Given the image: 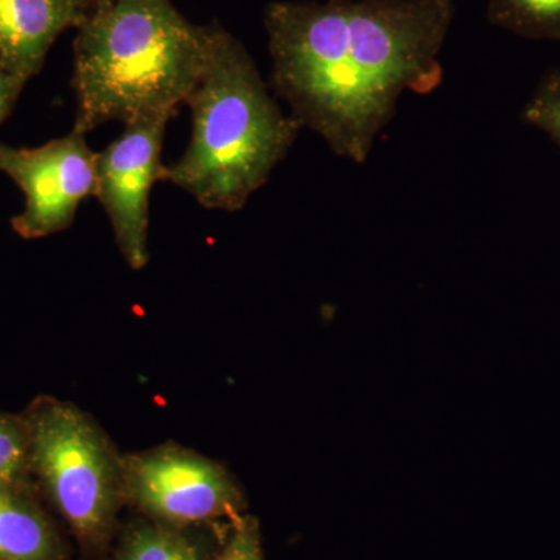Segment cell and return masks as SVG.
<instances>
[{
  "label": "cell",
  "instance_id": "cell-3",
  "mask_svg": "<svg viewBox=\"0 0 560 560\" xmlns=\"http://www.w3.org/2000/svg\"><path fill=\"white\" fill-rule=\"evenodd\" d=\"M187 105L189 145L165 183L202 208L237 212L270 179L302 130L283 113L241 40L212 25L208 65Z\"/></svg>",
  "mask_w": 560,
  "mask_h": 560
},
{
  "label": "cell",
  "instance_id": "cell-5",
  "mask_svg": "<svg viewBox=\"0 0 560 560\" xmlns=\"http://www.w3.org/2000/svg\"><path fill=\"white\" fill-rule=\"evenodd\" d=\"M121 467L124 499L150 521L190 528L243 515V497L231 475L187 448L162 445L127 456Z\"/></svg>",
  "mask_w": 560,
  "mask_h": 560
},
{
  "label": "cell",
  "instance_id": "cell-7",
  "mask_svg": "<svg viewBox=\"0 0 560 560\" xmlns=\"http://www.w3.org/2000/svg\"><path fill=\"white\" fill-rule=\"evenodd\" d=\"M97 153L73 130L36 149L0 145V172L25 195L24 210L11 224L24 238H40L72 226L77 210L94 197Z\"/></svg>",
  "mask_w": 560,
  "mask_h": 560
},
{
  "label": "cell",
  "instance_id": "cell-10",
  "mask_svg": "<svg viewBox=\"0 0 560 560\" xmlns=\"http://www.w3.org/2000/svg\"><path fill=\"white\" fill-rule=\"evenodd\" d=\"M109 560H213L189 528L165 523H136L121 537Z\"/></svg>",
  "mask_w": 560,
  "mask_h": 560
},
{
  "label": "cell",
  "instance_id": "cell-2",
  "mask_svg": "<svg viewBox=\"0 0 560 560\" xmlns=\"http://www.w3.org/2000/svg\"><path fill=\"white\" fill-rule=\"evenodd\" d=\"M73 130L178 113L208 65L212 27L190 24L172 0H106L79 25Z\"/></svg>",
  "mask_w": 560,
  "mask_h": 560
},
{
  "label": "cell",
  "instance_id": "cell-9",
  "mask_svg": "<svg viewBox=\"0 0 560 560\" xmlns=\"http://www.w3.org/2000/svg\"><path fill=\"white\" fill-rule=\"evenodd\" d=\"M0 560H69L57 526L28 488L0 490Z\"/></svg>",
  "mask_w": 560,
  "mask_h": 560
},
{
  "label": "cell",
  "instance_id": "cell-4",
  "mask_svg": "<svg viewBox=\"0 0 560 560\" xmlns=\"http://www.w3.org/2000/svg\"><path fill=\"white\" fill-rule=\"evenodd\" d=\"M24 419L32 474L84 548L106 547L124 501V459L101 427L68 401L40 397Z\"/></svg>",
  "mask_w": 560,
  "mask_h": 560
},
{
  "label": "cell",
  "instance_id": "cell-13",
  "mask_svg": "<svg viewBox=\"0 0 560 560\" xmlns=\"http://www.w3.org/2000/svg\"><path fill=\"white\" fill-rule=\"evenodd\" d=\"M523 121L560 147V66L545 73L522 113Z\"/></svg>",
  "mask_w": 560,
  "mask_h": 560
},
{
  "label": "cell",
  "instance_id": "cell-1",
  "mask_svg": "<svg viewBox=\"0 0 560 560\" xmlns=\"http://www.w3.org/2000/svg\"><path fill=\"white\" fill-rule=\"evenodd\" d=\"M455 0L276 2L271 86L331 153L364 164L405 94L441 86Z\"/></svg>",
  "mask_w": 560,
  "mask_h": 560
},
{
  "label": "cell",
  "instance_id": "cell-15",
  "mask_svg": "<svg viewBox=\"0 0 560 560\" xmlns=\"http://www.w3.org/2000/svg\"><path fill=\"white\" fill-rule=\"evenodd\" d=\"M22 86L24 84L20 80L14 79V77H11L0 65V124L9 116L11 106H13V102L20 95Z\"/></svg>",
  "mask_w": 560,
  "mask_h": 560
},
{
  "label": "cell",
  "instance_id": "cell-6",
  "mask_svg": "<svg viewBox=\"0 0 560 560\" xmlns=\"http://www.w3.org/2000/svg\"><path fill=\"white\" fill-rule=\"evenodd\" d=\"M176 113H158L125 124L120 138L97 153L94 198L105 209L121 256L132 270L150 260V194L164 178L162 143Z\"/></svg>",
  "mask_w": 560,
  "mask_h": 560
},
{
  "label": "cell",
  "instance_id": "cell-11",
  "mask_svg": "<svg viewBox=\"0 0 560 560\" xmlns=\"http://www.w3.org/2000/svg\"><path fill=\"white\" fill-rule=\"evenodd\" d=\"M490 24L522 38L560 43V0H486Z\"/></svg>",
  "mask_w": 560,
  "mask_h": 560
},
{
  "label": "cell",
  "instance_id": "cell-8",
  "mask_svg": "<svg viewBox=\"0 0 560 560\" xmlns=\"http://www.w3.org/2000/svg\"><path fill=\"white\" fill-rule=\"evenodd\" d=\"M88 13L86 0H0V65L24 84L57 36Z\"/></svg>",
  "mask_w": 560,
  "mask_h": 560
},
{
  "label": "cell",
  "instance_id": "cell-16",
  "mask_svg": "<svg viewBox=\"0 0 560 560\" xmlns=\"http://www.w3.org/2000/svg\"><path fill=\"white\" fill-rule=\"evenodd\" d=\"M88 7H90V11L95 9V7L101 5V3L106 2V0H86Z\"/></svg>",
  "mask_w": 560,
  "mask_h": 560
},
{
  "label": "cell",
  "instance_id": "cell-12",
  "mask_svg": "<svg viewBox=\"0 0 560 560\" xmlns=\"http://www.w3.org/2000/svg\"><path fill=\"white\" fill-rule=\"evenodd\" d=\"M31 436L24 416L0 412V490L28 488Z\"/></svg>",
  "mask_w": 560,
  "mask_h": 560
},
{
  "label": "cell",
  "instance_id": "cell-14",
  "mask_svg": "<svg viewBox=\"0 0 560 560\" xmlns=\"http://www.w3.org/2000/svg\"><path fill=\"white\" fill-rule=\"evenodd\" d=\"M213 560H265L259 522L250 515L232 521L230 533Z\"/></svg>",
  "mask_w": 560,
  "mask_h": 560
}]
</instances>
